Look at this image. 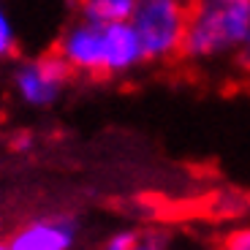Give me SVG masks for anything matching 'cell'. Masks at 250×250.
<instances>
[{
	"instance_id": "6",
	"label": "cell",
	"mask_w": 250,
	"mask_h": 250,
	"mask_svg": "<svg viewBox=\"0 0 250 250\" xmlns=\"http://www.w3.org/2000/svg\"><path fill=\"white\" fill-rule=\"evenodd\" d=\"M142 60L147 57L131 22L104 25V74H125Z\"/></svg>"
},
{
	"instance_id": "8",
	"label": "cell",
	"mask_w": 250,
	"mask_h": 250,
	"mask_svg": "<svg viewBox=\"0 0 250 250\" xmlns=\"http://www.w3.org/2000/svg\"><path fill=\"white\" fill-rule=\"evenodd\" d=\"M14 41H17V36H14L11 17L6 14V6H3V0H0V57L14 49Z\"/></svg>"
},
{
	"instance_id": "4",
	"label": "cell",
	"mask_w": 250,
	"mask_h": 250,
	"mask_svg": "<svg viewBox=\"0 0 250 250\" xmlns=\"http://www.w3.org/2000/svg\"><path fill=\"white\" fill-rule=\"evenodd\" d=\"M60 57L71 65V71L104 74V25L87 19L71 25L60 41Z\"/></svg>"
},
{
	"instance_id": "10",
	"label": "cell",
	"mask_w": 250,
	"mask_h": 250,
	"mask_svg": "<svg viewBox=\"0 0 250 250\" xmlns=\"http://www.w3.org/2000/svg\"><path fill=\"white\" fill-rule=\"evenodd\" d=\"M133 242H136V234L123 231V234H114V237L106 242V248H104V250H131Z\"/></svg>"
},
{
	"instance_id": "5",
	"label": "cell",
	"mask_w": 250,
	"mask_h": 250,
	"mask_svg": "<svg viewBox=\"0 0 250 250\" xmlns=\"http://www.w3.org/2000/svg\"><path fill=\"white\" fill-rule=\"evenodd\" d=\"M76 226L68 218H41L22 226L11 239L14 250H71Z\"/></svg>"
},
{
	"instance_id": "13",
	"label": "cell",
	"mask_w": 250,
	"mask_h": 250,
	"mask_svg": "<svg viewBox=\"0 0 250 250\" xmlns=\"http://www.w3.org/2000/svg\"><path fill=\"white\" fill-rule=\"evenodd\" d=\"M0 250H14V248H11V242H0Z\"/></svg>"
},
{
	"instance_id": "2",
	"label": "cell",
	"mask_w": 250,
	"mask_h": 250,
	"mask_svg": "<svg viewBox=\"0 0 250 250\" xmlns=\"http://www.w3.org/2000/svg\"><path fill=\"white\" fill-rule=\"evenodd\" d=\"M190 0H136L131 22L147 60H171L182 55Z\"/></svg>"
},
{
	"instance_id": "12",
	"label": "cell",
	"mask_w": 250,
	"mask_h": 250,
	"mask_svg": "<svg viewBox=\"0 0 250 250\" xmlns=\"http://www.w3.org/2000/svg\"><path fill=\"white\" fill-rule=\"evenodd\" d=\"M237 52H239V65L250 74V33H248V38L242 41V46H239Z\"/></svg>"
},
{
	"instance_id": "3",
	"label": "cell",
	"mask_w": 250,
	"mask_h": 250,
	"mask_svg": "<svg viewBox=\"0 0 250 250\" xmlns=\"http://www.w3.org/2000/svg\"><path fill=\"white\" fill-rule=\"evenodd\" d=\"M71 79V65L60 55H46L27 60L17 68L14 84H17L22 101L30 106H49Z\"/></svg>"
},
{
	"instance_id": "11",
	"label": "cell",
	"mask_w": 250,
	"mask_h": 250,
	"mask_svg": "<svg viewBox=\"0 0 250 250\" xmlns=\"http://www.w3.org/2000/svg\"><path fill=\"white\" fill-rule=\"evenodd\" d=\"M131 250H166V245H163L161 239H155V237H144V239L136 237V242H133Z\"/></svg>"
},
{
	"instance_id": "7",
	"label": "cell",
	"mask_w": 250,
	"mask_h": 250,
	"mask_svg": "<svg viewBox=\"0 0 250 250\" xmlns=\"http://www.w3.org/2000/svg\"><path fill=\"white\" fill-rule=\"evenodd\" d=\"M136 0H84L82 17L95 25H117L128 22Z\"/></svg>"
},
{
	"instance_id": "9",
	"label": "cell",
	"mask_w": 250,
	"mask_h": 250,
	"mask_svg": "<svg viewBox=\"0 0 250 250\" xmlns=\"http://www.w3.org/2000/svg\"><path fill=\"white\" fill-rule=\"evenodd\" d=\"M220 250H250V226H242L223 239Z\"/></svg>"
},
{
	"instance_id": "1",
	"label": "cell",
	"mask_w": 250,
	"mask_h": 250,
	"mask_svg": "<svg viewBox=\"0 0 250 250\" xmlns=\"http://www.w3.org/2000/svg\"><path fill=\"white\" fill-rule=\"evenodd\" d=\"M250 33V0H190L182 57L209 62L237 52Z\"/></svg>"
}]
</instances>
